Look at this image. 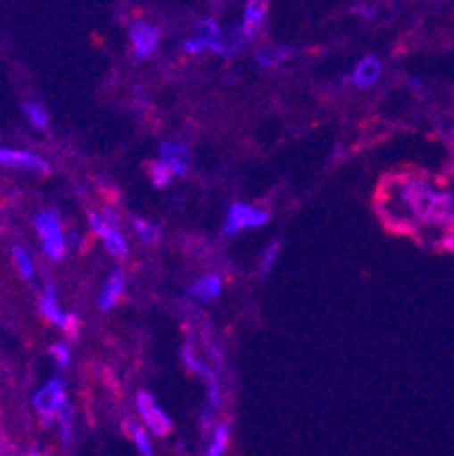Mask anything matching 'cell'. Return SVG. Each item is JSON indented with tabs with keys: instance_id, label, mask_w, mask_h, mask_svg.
<instances>
[{
	"instance_id": "17",
	"label": "cell",
	"mask_w": 454,
	"mask_h": 456,
	"mask_svg": "<svg viewBox=\"0 0 454 456\" xmlns=\"http://www.w3.org/2000/svg\"><path fill=\"white\" fill-rule=\"evenodd\" d=\"M73 420H75L73 404H70V402H66L55 418V425L60 427V441L64 447L73 445Z\"/></svg>"
},
{
	"instance_id": "21",
	"label": "cell",
	"mask_w": 454,
	"mask_h": 456,
	"mask_svg": "<svg viewBox=\"0 0 454 456\" xmlns=\"http://www.w3.org/2000/svg\"><path fill=\"white\" fill-rule=\"evenodd\" d=\"M125 429L130 431V436H132V441H135L139 456H155V450H153V441H150L148 431H145L144 427L136 425V422H132V420H128V422H125Z\"/></svg>"
},
{
	"instance_id": "7",
	"label": "cell",
	"mask_w": 454,
	"mask_h": 456,
	"mask_svg": "<svg viewBox=\"0 0 454 456\" xmlns=\"http://www.w3.org/2000/svg\"><path fill=\"white\" fill-rule=\"evenodd\" d=\"M136 411H139L144 425L148 427L153 434H157V436H166V434L173 429V422H170L169 413L157 404V400L150 395L148 391L136 393Z\"/></svg>"
},
{
	"instance_id": "4",
	"label": "cell",
	"mask_w": 454,
	"mask_h": 456,
	"mask_svg": "<svg viewBox=\"0 0 454 456\" xmlns=\"http://www.w3.org/2000/svg\"><path fill=\"white\" fill-rule=\"evenodd\" d=\"M66 402H69V397H66V384L62 377H50L44 387L37 388L35 395H32V406L39 413L44 427L55 425L57 413Z\"/></svg>"
},
{
	"instance_id": "14",
	"label": "cell",
	"mask_w": 454,
	"mask_h": 456,
	"mask_svg": "<svg viewBox=\"0 0 454 456\" xmlns=\"http://www.w3.org/2000/svg\"><path fill=\"white\" fill-rule=\"evenodd\" d=\"M123 291H125L123 273L111 271L110 275H107V280L103 281V289H100L98 293V309L103 311L114 309L116 302H119L120 296H123Z\"/></svg>"
},
{
	"instance_id": "27",
	"label": "cell",
	"mask_w": 454,
	"mask_h": 456,
	"mask_svg": "<svg viewBox=\"0 0 454 456\" xmlns=\"http://www.w3.org/2000/svg\"><path fill=\"white\" fill-rule=\"evenodd\" d=\"M439 246H441V250L452 252V255H454V230L445 232L443 239H441V241H439Z\"/></svg>"
},
{
	"instance_id": "26",
	"label": "cell",
	"mask_w": 454,
	"mask_h": 456,
	"mask_svg": "<svg viewBox=\"0 0 454 456\" xmlns=\"http://www.w3.org/2000/svg\"><path fill=\"white\" fill-rule=\"evenodd\" d=\"M64 331L70 336V338H78V334H80V321H78V316H75V314H69Z\"/></svg>"
},
{
	"instance_id": "19",
	"label": "cell",
	"mask_w": 454,
	"mask_h": 456,
	"mask_svg": "<svg viewBox=\"0 0 454 456\" xmlns=\"http://www.w3.org/2000/svg\"><path fill=\"white\" fill-rule=\"evenodd\" d=\"M23 116H25V121L30 123L35 130H45L50 123L48 110H45V107L37 101L23 102Z\"/></svg>"
},
{
	"instance_id": "3",
	"label": "cell",
	"mask_w": 454,
	"mask_h": 456,
	"mask_svg": "<svg viewBox=\"0 0 454 456\" xmlns=\"http://www.w3.org/2000/svg\"><path fill=\"white\" fill-rule=\"evenodd\" d=\"M89 230L103 239L107 252H110L114 259H123L128 255V241H125L123 232L119 227V216L111 209L105 211H91L89 214Z\"/></svg>"
},
{
	"instance_id": "25",
	"label": "cell",
	"mask_w": 454,
	"mask_h": 456,
	"mask_svg": "<svg viewBox=\"0 0 454 456\" xmlns=\"http://www.w3.org/2000/svg\"><path fill=\"white\" fill-rule=\"evenodd\" d=\"M50 354H53L57 368H62V370L70 366V346L66 341L53 343V346H50Z\"/></svg>"
},
{
	"instance_id": "12",
	"label": "cell",
	"mask_w": 454,
	"mask_h": 456,
	"mask_svg": "<svg viewBox=\"0 0 454 456\" xmlns=\"http://www.w3.org/2000/svg\"><path fill=\"white\" fill-rule=\"evenodd\" d=\"M266 12H268V5L261 3V0H250L248 5L244 7V19H241L239 32L245 41H250L261 30V26L266 23Z\"/></svg>"
},
{
	"instance_id": "11",
	"label": "cell",
	"mask_w": 454,
	"mask_h": 456,
	"mask_svg": "<svg viewBox=\"0 0 454 456\" xmlns=\"http://www.w3.org/2000/svg\"><path fill=\"white\" fill-rule=\"evenodd\" d=\"M39 314L45 322H50V325H55V327H60V330H64L69 314H66V311L60 306V297H57L55 284L44 286V291H41V296H39Z\"/></svg>"
},
{
	"instance_id": "2",
	"label": "cell",
	"mask_w": 454,
	"mask_h": 456,
	"mask_svg": "<svg viewBox=\"0 0 454 456\" xmlns=\"http://www.w3.org/2000/svg\"><path fill=\"white\" fill-rule=\"evenodd\" d=\"M35 232L39 236L41 250L48 259L62 261L69 252V236L64 234L60 216L53 209H41L35 216Z\"/></svg>"
},
{
	"instance_id": "28",
	"label": "cell",
	"mask_w": 454,
	"mask_h": 456,
	"mask_svg": "<svg viewBox=\"0 0 454 456\" xmlns=\"http://www.w3.org/2000/svg\"><path fill=\"white\" fill-rule=\"evenodd\" d=\"M23 456H44V454H39V452H28V454H23Z\"/></svg>"
},
{
	"instance_id": "22",
	"label": "cell",
	"mask_w": 454,
	"mask_h": 456,
	"mask_svg": "<svg viewBox=\"0 0 454 456\" xmlns=\"http://www.w3.org/2000/svg\"><path fill=\"white\" fill-rule=\"evenodd\" d=\"M132 227H135L136 236H139L141 241L148 243V246L150 243L160 241V227L153 225V223L144 221V218H135V221H132Z\"/></svg>"
},
{
	"instance_id": "13",
	"label": "cell",
	"mask_w": 454,
	"mask_h": 456,
	"mask_svg": "<svg viewBox=\"0 0 454 456\" xmlns=\"http://www.w3.org/2000/svg\"><path fill=\"white\" fill-rule=\"evenodd\" d=\"M382 77V61L375 55H364L357 61L355 70H352V85L359 89H370L380 82Z\"/></svg>"
},
{
	"instance_id": "1",
	"label": "cell",
	"mask_w": 454,
	"mask_h": 456,
	"mask_svg": "<svg viewBox=\"0 0 454 456\" xmlns=\"http://www.w3.org/2000/svg\"><path fill=\"white\" fill-rule=\"evenodd\" d=\"M395 198L418 223L445 230L454 225V196L450 191L436 189L425 177L409 175L400 180L395 186Z\"/></svg>"
},
{
	"instance_id": "16",
	"label": "cell",
	"mask_w": 454,
	"mask_h": 456,
	"mask_svg": "<svg viewBox=\"0 0 454 456\" xmlns=\"http://www.w3.org/2000/svg\"><path fill=\"white\" fill-rule=\"evenodd\" d=\"M12 264H14L16 273L23 281H35L37 280V266L35 256L30 250H25L23 246H12Z\"/></svg>"
},
{
	"instance_id": "5",
	"label": "cell",
	"mask_w": 454,
	"mask_h": 456,
	"mask_svg": "<svg viewBox=\"0 0 454 456\" xmlns=\"http://www.w3.org/2000/svg\"><path fill=\"white\" fill-rule=\"evenodd\" d=\"M268 223V211L260 209V207L245 205V202H235L227 209L223 223V232L227 236H235L244 230H257V227Z\"/></svg>"
},
{
	"instance_id": "15",
	"label": "cell",
	"mask_w": 454,
	"mask_h": 456,
	"mask_svg": "<svg viewBox=\"0 0 454 456\" xmlns=\"http://www.w3.org/2000/svg\"><path fill=\"white\" fill-rule=\"evenodd\" d=\"M223 291V280L216 273H210V275H202L189 286V293L200 302H211L220 296Z\"/></svg>"
},
{
	"instance_id": "6",
	"label": "cell",
	"mask_w": 454,
	"mask_h": 456,
	"mask_svg": "<svg viewBox=\"0 0 454 456\" xmlns=\"http://www.w3.org/2000/svg\"><path fill=\"white\" fill-rule=\"evenodd\" d=\"M0 166L14 168V171L35 173V175H48L50 164L41 155L32 151H21V148L0 146Z\"/></svg>"
},
{
	"instance_id": "29",
	"label": "cell",
	"mask_w": 454,
	"mask_h": 456,
	"mask_svg": "<svg viewBox=\"0 0 454 456\" xmlns=\"http://www.w3.org/2000/svg\"><path fill=\"white\" fill-rule=\"evenodd\" d=\"M450 136H452V146H454V126H452V132H450Z\"/></svg>"
},
{
	"instance_id": "18",
	"label": "cell",
	"mask_w": 454,
	"mask_h": 456,
	"mask_svg": "<svg viewBox=\"0 0 454 456\" xmlns=\"http://www.w3.org/2000/svg\"><path fill=\"white\" fill-rule=\"evenodd\" d=\"M227 447H230V427L216 425L211 429V438L205 450V456H225Z\"/></svg>"
},
{
	"instance_id": "8",
	"label": "cell",
	"mask_w": 454,
	"mask_h": 456,
	"mask_svg": "<svg viewBox=\"0 0 454 456\" xmlns=\"http://www.w3.org/2000/svg\"><path fill=\"white\" fill-rule=\"evenodd\" d=\"M182 359H185L186 368H189L191 372H195V375H200L202 379H205L210 406L211 409H219L220 400H223V393H220V381H219V375H216L214 368H211L210 363L202 362V359H200V356L191 350V346H186L185 350H182Z\"/></svg>"
},
{
	"instance_id": "23",
	"label": "cell",
	"mask_w": 454,
	"mask_h": 456,
	"mask_svg": "<svg viewBox=\"0 0 454 456\" xmlns=\"http://www.w3.org/2000/svg\"><path fill=\"white\" fill-rule=\"evenodd\" d=\"M150 177H153V184H155L157 189H164V186L170 184V180H173L175 175L169 166L164 164V161L157 159L155 164L150 166Z\"/></svg>"
},
{
	"instance_id": "20",
	"label": "cell",
	"mask_w": 454,
	"mask_h": 456,
	"mask_svg": "<svg viewBox=\"0 0 454 456\" xmlns=\"http://www.w3.org/2000/svg\"><path fill=\"white\" fill-rule=\"evenodd\" d=\"M291 51L289 48H285V45H270V48H261V51H257L255 60L260 66H268V69H273V66H280L285 64V60H289Z\"/></svg>"
},
{
	"instance_id": "9",
	"label": "cell",
	"mask_w": 454,
	"mask_h": 456,
	"mask_svg": "<svg viewBox=\"0 0 454 456\" xmlns=\"http://www.w3.org/2000/svg\"><path fill=\"white\" fill-rule=\"evenodd\" d=\"M130 41L132 48H135L136 57L139 60H145V57L155 55L157 44H160V32L153 23L144 19H136L130 26Z\"/></svg>"
},
{
	"instance_id": "24",
	"label": "cell",
	"mask_w": 454,
	"mask_h": 456,
	"mask_svg": "<svg viewBox=\"0 0 454 456\" xmlns=\"http://www.w3.org/2000/svg\"><path fill=\"white\" fill-rule=\"evenodd\" d=\"M280 248H282L280 239H273V241L264 248V252H261V273H264V275H268V273L273 271L275 261H277V256H280Z\"/></svg>"
},
{
	"instance_id": "10",
	"label": "cell",
	"mask_w": 454,
	"mask_h": 456,
	"mask_svg": "<svg viewBox=\"0 0 454 456\" xmlns=\"http://www.w3.org/2000/svg\"><path fill=\"white\" fill-rule=\"evenodd\" d=\"M160 159L169 166L175 177H185L189 173V161H191V151L185 143H177V141H166L160 148Z\"/></svg>"
}]
</instances>
